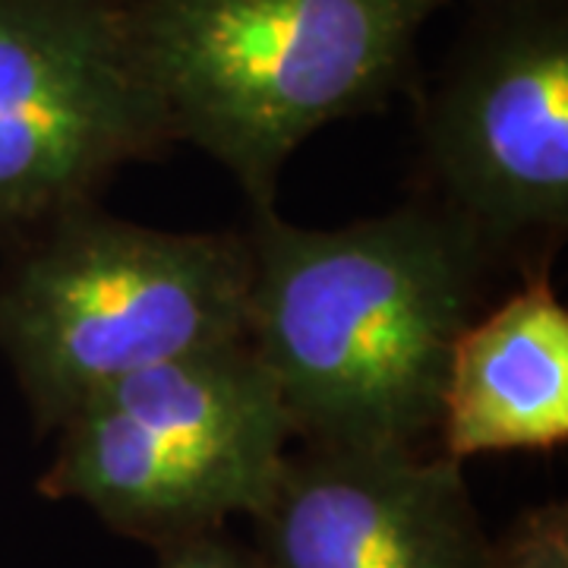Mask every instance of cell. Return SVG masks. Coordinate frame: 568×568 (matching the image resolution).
Returning <instances> with one entry per match:
<instances>
[{"mask_svg":"<svg viewBox=\"0 0 568 568\" xmlns=\"http://www.w3.org/2000/svg\"><path fill=\"white\" fill-rule=\"evenodd\" d=\"M54 436L41 496L80 503L114 534L159 549L253 518L294 429L256 351L234 342L89 395Z\"/></svg>","mask_w":568,"mask_h":568,"instance_id":"4","label":"cell"},{"mask_svg":"<svg viewBox=\"0 0 568 568\" xmlns=\"http://www.w3.org/2000/svg\"><path fill=\"white\" fill-rule=\"evenodd\" d=\"M168 145L121 0H0V246Z\"/></svg>","mask_w":568,"mask_h":568,"instance_id":"6","label":"cell"},{"mask_svg":"<svg viewBox=\"0 0 568 568\" xmlns=\"http://www.w3.org/2000/svg\"><path fill=\"white\" fill-rule=\"evenodd\" d=\"M568 439V310L547 272H530L480 313L448 364L436 448L462 462L552 452Z\"/></svg>","mask_w":568,"mask_h":568,"instance_id":"8","label":"cell"},{"mask_svg":"<svg viewBox=\"0 0 568 568\" xmlns=\"http://www.w3.org/2000/svg\"><path fill=\"white\" fill-rule=\"evenodd\" d=\"M171 140L212 155L250 212L275 209L313 133L402 89L446 0H121Z\"/></svg>","mask_w":568,"mask_h":568,"instance_id":"2","label":"cell"},{"mask_svg":"<svg viewBox=\"0 0 568 568\" xmlns=\"http://www.w3.org/2000/svg\"><path fill=\"white\" fill-rule=\"evenodd\" d=\"M250 275L244 231H162L99 203L7 246L0 357L36 429L142 369L246 342Z\"/></svg>","mask_w":568,"mask_h":568,"instance_id":"3","label":"cell"},{"mask_svg":"<svg viewBox=\"0 0 568 568\" xmlns=\"http://www.w3.org/2000/svg\"><path fill=\"white\" fill-rule=\"evenodd\" d=\"M433 203L493 263L537 260L568 227V7L474 13L420 114Z\"/></svg>","mask_w":568,"mask_h":568,"instance_id":"5","label":"cell"},{"mask_svg":"<svg viewBox=\"0 0 568 568\" xmlns=\"http://www.w3.org/2000/svg\"><path fill=\"white\" fill-rule=\"evenodd\" d=\"M474 13H506V10H530V7H549L566 0H467Z\"/></svg>","mask_w":568,"mask_h":568,"instance_id":"11","label":"cell"},{"mask_svg":"<svg viewBox=\"0 0 568 568\" xmlns=\"http://www.w3.org/2000/svg\"><path fill=\"white\" fill-rule=\"evenodd\" d=\"M246 342L294 439L320 448H426L448 364L484 306L493 260L433 200L342 227L253 212Z\"/></svg>","mask_w":568,"mask_h":568,"instance_id":"1","label":"cell"},{"mask_svg":"<svg viewBox=\"0 0 568 568\" xmlns=\"http://www.w3.org/2000/svg\"><path fill=\"white\" fill-rule=\"evenodd\" d=\"M253 525L256 568H484L489 549L439 448L291 452Z\"/></svg>","mask_w":568,"mask_h":568,"instance_id":"7","label":"cell"},{"mask_svg":"<svg viewBox=\"0 0 568 568\" xmlns=\"http://www.w3.org/2000/svg\"><path fill=\"white\" fill-rule=\"evenodd\" d=\"M484 568H568V506L552 499L525 508L496 540Z\"/></svg>","mask_w":568,"mask_h":568,"instance_id":"9","label":"cell"},{"mask_svg":"<svg viewBox=\"0 0 568 568\" xmlns=\"http://www.w3.org/2000/svg\"><path fill=\"white\" fill-rule=\"evenodd\" d=\"M155 568H256L253 547L237 540L227 528L193 534L155 549Z\"/></svg>","mask_w":568,"mask_h":568,"instance_id":"10","label":"cell"}]
</instances>
